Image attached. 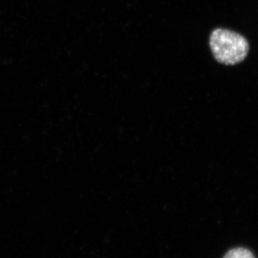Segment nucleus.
<instances>
[{
	"label": "nucleus",
	"instance_id": "nucleus-1",
	"mask_svg": "<svg viewBox=\"0 0 258 258\" xmlns=\"http://www.w3.org/2000/svg\"><path fill=\"white\" fill-rule=\"evenodd\" d=\"M212 54L220 63L235 66L245 60L249 51V42L237 32L218 28L210 35Z\"/></svg>",
	"mask_w": 258,
	"mask_h": 258
},
{
	"label": "nucleus",
	"instance_id": "nucleus-2",
	"mask_svg": "<svg viewBox=\"0 0 258 258\" xmlns=\"http://www.w3.org/2000/svg\"><path fill=\"white\" fill-rule=\"evenodd\" d=\"M224 258H255L254 254L249 249L238 247L231 249Z\"/></svg>",
	"mask_w": 258,
	"mask_h": 258
}]
</instances>
